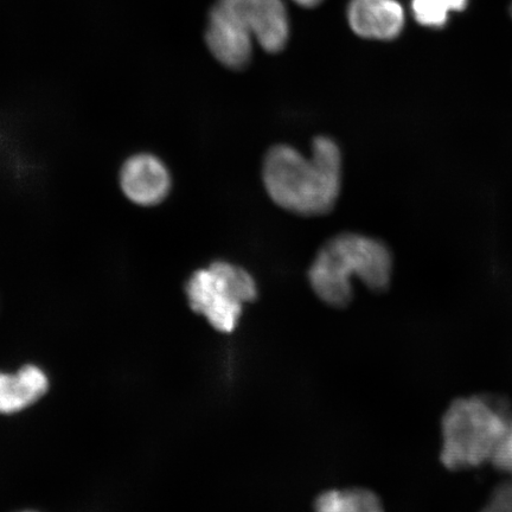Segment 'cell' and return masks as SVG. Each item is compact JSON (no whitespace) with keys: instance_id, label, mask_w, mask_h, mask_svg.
Listing matches in <instances>:
<instances>
[{"instance_id":"11","label":"cell","mask_w":512,"mask_h":512,"mask_svg":"<svg viewBox=\"0 0 512 512\" xmlns=\"http://www.w3.org/2000/svg\"><path fill=\"white\" fill-rule=\"evenodd\" d=\"M470 0H412V14L422 27L441 29L451 12L464 11Z\"/></svg>"},{"instance_id":"15","label":"cell","mask_w":512,"mask_h":512,"mask_svg":"<svg viewBox=\"0 0 512 512\" xmlns=\"http://www.w3.org/2000/svg\"><path fill=\"white\" fill-rule=\"evenodd\" d=\"M511 16H512V5H511Z\"/></svg>"},{"instance_id":"5","label":"cell","mask_w":512,"mask_h":512,"mask_svg":"<svg viewBox=\"0 0 512 512\" xmlns=\"http://www.w3.org/2000/svg\"><path fill=\"white\" fill-rule=\"evenodd\" d=\"M252 36L233 0H217L210 11L206 34L216 60L230 69L245 68L252 59Z\"/></svg>"},{"instance_id":"1","label":"cell","mask_w":512,"mask_h":512,"mask_svg":"<svg viewBox=\"0 0 512 512\" xmlns=\"http://www.w3.org/2000/svg\"><path fill=\"white\" fill-rule=\"evenodd\" d=\"M262 175L268 195L279 207L303 216L325 215L341 194L342 153L328 137L313 140L310 158L288 145L273 146Z\"/></svg>"},{"instance_id":"9","label":"cell","mask_w":512,"mask_h":512,"mask_svg":"<svg viewBox=\"0 0 512 512\" xmlns=\"http://www.w3.org/2000/svg\"><path fill=\"white\" fill-rule=\"evenodd\" d=\"M49 380L43 370L25 366L15 375L0 373V413L15 414L47 394Z\"/></svg>"},{"instance_id":"7","label":"cell","mask_w":512,"mask_h":512,"mask_svg":"<svg viewBox=\"0 0 512 512\" xmlns=\"http://www.w3.org/2000/svg\"><path fill=\"white\" fill-rule=\"evenodd\" d=\"M347 17L351 30L367 40H395L406 23L398 0H350Z\"/></svg>"},{"instance_id":"12","label":"cell","mask_w":512,"mask_h":512,"mask_svg":"<svg viewBox=\"0 0 512 512\" xmlns=\"http://www.w3.org/2000/svg\"><path fill=\"white\" fill-rule=\"evenodd\" d=\"M479 512H512V478L496 486Z\"/></svg>"},{"instance_id":"10","label":"cell","mask_w":512,"mask_h":512,"mask_svg":"<svg viewBox=\"0 0 512 512\" xmlns=\"http://www.w3.org/2000/svg\"><path fill=\"white\" fill-rule=\"evenodd\" d=\"M313 512H386L379 496L366 488L331 489L322 492Z\"/></svg>"},{"instance_id":"8","label":"cell","mask_w":512,"mask_h":512,"mask_svg":"<svg viewBox=\"0 0 512 512\" xmlns=\"http://www.w3.org/2000/svg\"><path fill=\"white\" fill-rule=\"evenodd\" d=\"M252 35L268 53H279L290 36V22L281 0H233Z\"/></svg>"},{"instance_id":"4","label":"cell","mask_w":512,"mask_h":512,"mask_svg":"<svg viewBox=\"0 0 512 512\" xmlns=\"http://www.w3.org/2000/svg\"><path fill=\"white\" fill-rule=\"evenodd\" d=\"M185 293L192 311L206 318L216 331L232 334L243 306L258 297V286L243 268L216 261L191 275Z\"/></svg>"},{"instance_id":"3","label":"cell","mask_w":512,"mask_h":512,"mask_svg":"<svg viewBox=\"0 0 512 512\" xmlns=\"http://www.w3.org/2000/svg\"><path fill=\"white\" fill-rule=\"evenodd\" d=\"M511 422L510 402L502 396L479 394L454 399L441 419V464L460 472L491 463Z\"/></svg>"},{"instance_id":"13","label":"cell","mask_w":512,"mask_h":512,"mask_svg":"<svg viewBox=\"0 0 512 512\" xmlns=\"http://www.w3.org/2000/svg\"><path fill=\"white\" fill-rule=\"evenodd\" d=\"M491 464L497 471L512 478V422L501 445L498 446L494 457H492Z\"/></svg>"},{"instance_id":"2","label":"cell","mask_w":512,"mask_h":512,"mask_svg":"<svg viewBox=\"0 0 512 512\" xmlns=\"http://www.w3.org/2000/svg\"><path fill=\"white\" fill-rule=\"evenodd\" d=\"M393 258L380 240L354 233L332 238L320 248L310 268L312 290L326 305L344 309L354 297L352 278L369 290H387L392 279Z\"/></svg>"},{"instance_id":"14","label":"cell","mask_w":512,"mask_h":512,"mask_svg":"<svg viewBox=\"0 0 512 512\" xmlns=\"http://www.w3.org/2000/svg\"><path fill=\"white\" fill-rule=\"evenodd\" d=\"M300 6H304V8H315V6L323 3V0H293Z\"/></svg>"},{"instance_id":"6","label":"cell","mask_w":512,"mask_h":512,"mask_svg":"<svg viewBox=\"0 0 512 512\" xmlns=\"http://www.w3.org/2000/svg\"><path fill=\"white\" fill-rule=\"evenodd\" d=\"M171 176L165 164L150 153L128 158L120 171L125 196L140 207H153L170 194Z\"/></svg>"}]
</instances>
